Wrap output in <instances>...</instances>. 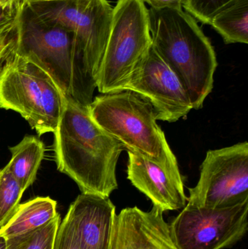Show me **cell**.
<instances>
[{
  "instance_id": "obj_11",
  "label": "cell",
  "mask_w": 248,
  "mask_h": 249,
  "mask_svg": "<svg viewBox=\"0 0 248 249\" xmlns=\"http://www.w3.org/2000/svg\"><path fill=\"white\" fill-rule=\"evenodd\" d=\"M116 218V207L109 197L82 193L62 222L83 249H111Z\"/></svg>"
},
{
  "instance_id": "obj_9",
  "label": "cell",
  "mask_w": 248,
  "mask_h": 249,
  "mask_svg": "<svg viewBox=\"0 0 248 249\" xmlns=\"http://www.w3.org/2000/svg\"><path fill=\"white\" fill-rule=\"evenodd\" d=\"M248 200L221 209L187 203L170 225L179 249H224L241 241L248 228Z\"/></svg>"
},
{
  "instance_id": "obj_6",
  "label": "cell",
  "mask_w": 248,
  "mask_h": 249,
  "mask_svg": "<svg viewBox=\"0 0 248 249\" xmlns=\"http://www.w3.org/2000/svg\"><path fill=\"white\" fill-rule=\"evenodd\" d=\"M151 45L149 10L142 0H118L96 86L103 94L122 91Z\"/></svg>"
},
{
  "instance_id": "obj_15",
  "label": "cell",
  "mask_w": 248,
  "mask_h": 249,
  "mask_svg": "<svg viewBox=\"0 0 248 249\" xmlns=\"http://www.w3.org/2000/svg\"><path fill=\"white\" fill-rule=\"evenodd\" d=\"M9 149L12 156L7 167L26 191L36 180L45 156V144L36 136H26L20 143Z\"/></svg>"
},
{
  "instance_id": "obj_12",
  "label": "cell",
  "mask_w": 248,
  "mask_h": 249,
  "mask_svg": "<svg viewBox=\"0 0 248 249\" xmlns=\"http://www.w3.org/2000/svg\"><path fill=\"white\" fill-rule=\"evenodd\" d=\"M163 212L153 206L144 212L137 206L116 214L111 249H179Z\"/></svg>"
},
{
  "instance_id": "obj_2",
  "label": "cell",
  "mask_w": 248,
  "mask_h": 249,
  "mask_svg": "<svg viewBox=\"0 0 248 249\" xmlns=\"http://www.w3.org/2000/svg\"><path fill=\"white\" fill-rule=\"evenodd\" d=\"M149 20L151 45L179 77L193 109H201L214 89L218 66L212 44L182 8L151 7Z\"/></svg>"
},
{
  "instance_id": "obj_18",
  "label": "cell",
  "mask_w": 248,
  "mask_h": 249,
  "mask_svg": "<svg viewBox=\"0 0 248 249\" xmlns=\"http://www.w3.org/2000/svg\"><path fill=\"white\" fill-rule=\"evenodd\" d=\"M24 192L7 165L0 169V228L14 214Z\"/></svg>"
},
{
  "instance_id": "obj_13",
  "label": "cell",
  "mask_w": 248,
  "mask_h": 249,
  "mask_svg": "<svg viewBox=\"0 0 248 249\" xmlns=\"http://www.w3.org/2000/svg\"><path fill=\"white\" fill-rule=\"evenodd\" d=\"M128 152V178L131 184L165 213L183 209L187 204L183 179L176 178L155 162Z\"/></svg>"
},
{
  "instance_id": "obj_23",
  "label": "cell",
  "mask_w": 248,
  "mask_h": 249,
  "mask_svg": "<svg viewBox=\"0 0 248 249\" xmlns=\"http://www.w3.org/2000/svg\"><path fill=\"white\" fill-rule=\"evenodd\" d=\"M154 9L182 8L183 0H142Z\"/></svg>"
},
{
  "instance_id": "obj_16",
  "label": "cell",
  "mask_w": 248,
  "mask_h": 249,
  "mask_svg": "<svg viewBox=\"0 0 248 249\" xmlns=\"http://www.w3.org/2000/svg\"><path fill=\"white\" fill-rule=\"evenodd\" d=\"M210 25L226 44H248V0H234L214 16Z\"/></svg>"
},
{
  "instance_id": "obj_26",
  "label": "cell",
  "mask_w": 248,
  "mask_h": 249,
  "mask_svg": "<svg viewBox=\"0 0 248 249\" xmlns=\"http://www.w3.org/2000/svg\"><path fill=\"white\" fill-rule=\"evenodd\" d=\"M10 1H13V0H0V3L7 2Z\"/></svg>"
},
{
  "instance_id": "obj_8",
  "label": "cell",
  "mask_w": 248,
  "mask_h": 249,
  "mask_svg": "<svg viewBox=\"0 0 248 249\" xmlns=\"http://www.w3.org/2000/svg\"><path fill=\"white\" fill-rule=\"evenodd\" d=\"M187 203L221 209L248 200V143L209 150L198 184L189 189Z\"/></svg>"
},
{
  "instance_id": "obj_5",
  "label": "cell",
  "mask_w": 248,
  "mask_h": 249,
  "mask_svg": "<svg viewBox=\"0 0 248 249\" xmlns=\"http://www.w3.org/2000/svg\"><path fill=\"white\" fill-rule=\"evenodd\" d=\"M66 96L50 76L14 51L0 73V108L20 114L38 136L54 133Z\"/></svg>"
},
{
  "instance_id": "obj_7",
  "label": "cell",
  "mask_w": 248,
  "mask_h": 249,
  "mask_svg": "<svg viewBox=\"0 0 248 249\" xmlns=\"http://www.w3.org/2000/svg\"><path fill=\"white\" fill-rule=\"evenodd\" d=\"M26 5L41 18L72 32L86 77L96 89L112 27L113 8L109 3L106 0H63Z\"/></svg>"
},
{
  "instance_id": "obj_24",
  "label": "cell",
  "mask_w": 248,
  "mask_h": 249,
  "mask_svg": "<svg viewBox=\"0 0 248 249\" xmlns=\"http://www.w3.org/2000/svg\"><path fill=\"white\" fill-rule=\"evenodd\" d=\"M19 1L25 4H33V3L48 2V1H63V0H13Z\"/></svg>"
},
{
  "instance_id": "obj_1",
  "label": "cell",
  "mask_w": 248,
  "mask_h": 249,
  "mask_svg": "<svg viewBox=\"0 0 248 249\" xmlns=\"http://www.w3.org/2000/svg\"><path fill=\"white\" fill-rule=\"evenodd\" d=\"M53 133L57 169L82 193L109 197L118 188L116 168L125 146L96 124L87 107L66 96Z\"/></svg>"
},
{
  "instance_id": "obj_19",
  "label": "cell",
  "mask_w": 248,
  "mask_h": 249,
  "mask_svg": "<svg viewBox=\"0 0 248 249\" xmlns=\"http://www.w3.org/2000/svg\"><path fill=\"white\" fill-rule=\"evenodd\" d=\"M234 0H183L182 7L192 17L205 23L211 24L214 16L231 4Z\"/></svg>"
},
{
  "instance_id": "obj_25",
  "label": "cell",
  "mask_w": 248,
  "mask_h": 249,
  "mask_svg": "<svg viewBox=\"0 0 248 249\" xmlns=\"http://www.w3.org/2000/svg\"><path fill=\"white\" fill-rule=\"evenodd\" d=\"M0 249H7V241L4 237L0 236Z\"/></svg>"
},
{
  "instance_id": "obj_17",
  "label": "cell",
  "mask_w": 248,
  "mask_h": 249,
  "mask_svg": "<svg viewBox=\"0 0 248 249\" xmlns=\"http://www.w3.org/2000/svg\"><path fill=\"white\" fill-rule=\"evenodd\" d=\"M60 224L61 216L58 213L54 219L40 228L6 238L7 249H53Z\"/></svg>"
},
{
  "instance_id": "obj_21",
  "label": "cell",
  "mask_w": 248,
  "mask_h": 249,
  "mask_svg": "<svg viewBox=\"0 0 248 249\" xmlns=\"http://www.w3.org/2000/svg\"><path fill=\"white\" fill-rule=\"evenodd\" d=\"M21 4L16 1L0 3V29L17 23Z\"/></svg>"
},
{
  "instance_id": "obj_10",
  "label": "cell",
  "mask_w": 248,
  "mask_h": 249,
  "mask_svg": "<svg viewBox=\"0 0 248 249\" xmlns=\"http://www.w3.org/2000/svg\"><path fill=\"white\" fill-rule=\"evenodd\" d=\"M123 90L135 92L149 101L157 121L176 122L193 109L189 94L179 77L152 45L131 73Z\"/></svg>"
},
{
  "instance_id": "obj_14",
  "label": "cell",
  "mask_w": 248,
  "mask_h": 249,
  "mask_svg": "<svg viewBox=\"0 0 248 249\" xmlns=\"http://www.w3.org/2000/svg\"><path fill=\"white\" fill-rule=\"evenodd\" d=\"M58 214L57 202L50 197H36L19 204L10 220L0 228V236H16L43 226Z\"/></svg>"
},
{
  "instance_id": "obj_3",
  "label": "cell",
  "mask_w": 248,
  "mask_h": 249,
  "mask_svg": "<svg viewBox=\"0 0 248 249\" xmlns=\"http://www.w3.org/2000/svg\"><path fill=\"white\" fill-rule=\"evenodd\" d=\"M15 51L46 71L64 96L83 106L93 100L75 37L66 28L44 20L22 3Z\"/></svg>"
},
{
  "instance_id": "obj_4",
  "label": "cell",
  "mask_w": 248,
  "mask_h": 249,
  "mask_svg": "<svg viewBox=\"0 0 248 249\" xmlns=\"http://www.w3.org/2000/svg\"><path fill=\"white\" fill-rule=\"evenodd\" d=\"M87 107L96 124L127 151L138 154L183 179L149 101L135 92L123 90L96 96Z\"/></svg>"
},
{
  "instance_id": "obj_22",
  "label": "cell",
  "mask_w": 248,
  "mask_h": 249,
  "mask_svg": "<svg viewBox=\"0 0 248 249\" xmlns=\"http://www.w3.org/2000/svg\"><path fill=\"white\" fill-rule=\"evenodd\" d=\"M53 249H83L67 225L61 222L54 241Z\"/></svg>"
},
{
  "instance_id": "obj_20",
  "label": "cell",
  "mask_w": 248,
  "mask_h": 249,
  "mask_svg": "<svg viewBox=\"0 0 248 249\" xmlns=\"http://www.w3.org/2000/svg\"><path fill=\"white\" fill-rule=\"evenodd\" d=\"M17 23L0 29V73L16 48Z\"/></svg>"
}]
</instances>
